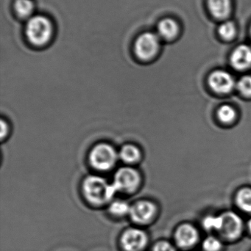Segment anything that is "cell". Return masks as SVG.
I'll return each mask as SVG.
<instances>
[{
    "label": "cell",
    "mask_w": 251,
    "mask_h": 251,
    "mask_svg": "<svg viewBox=\"0 0 251 251\" xmlns=\"http://www.w3.org/2000/svg\"><path fill=\"white\" fill-rule=\"evenodd\" d=\"M119 157L125 163L135 164L141 159V151L135 145L126 144L119 151Z\"/></svg>",
    "instance_id": "obj_14"
},
{
    "label": "cell",
    "mask_w": 251,
    "mask_h": 251,
    "mask_svg": "<svg viewBox=\"0 0 251 251\" xmlns=\"http://www.w3.org/2000/svg\"><path fill=\"white\" fill-rule=\"evenodd\" d=\"M151 251H176L170 243L167 241H159L153 245Z\"/></svg>",
    "instance_id": "obj_23"
},
{
    "label": "cell",
    "mask_w": 251,
    "mask_h": 251,
    "mask_svg": "<svg viewBox=\"0 0 251 251\" xmlns=\"http://www.w3.org/2000/svg\"><path fill=\"white\" fill-rule=\"evenodd\" d=\"M157 214V207L150 201L141 200L131 204L129 217L131 222L137 226H147L153 222Z\"/></svg>",
    "instance_id": "obj_5"
},
{
    "label": "cell",
    "mask_w": 251,
    "mask_h": 251,
    "mask_svg": "<svg viewBox=\"0 0 251 251\" xmlns=\"http://www.w3.org/2000/svg\"><path fill=\"white\" fill-rule=\"evenodd\" d=\"M237 203L242 210L251 213V190L245 188L240 190L237 196Z\"/></svg>",
    "instance_id": "obj_16"
},
{
    "label": "cell",
    "mask_w": 251,
    "mask_h": 251,
    "mask_svg": "<svg viewBox=\"0 0 251 251\" xmlns=\"http://www.w3.org/2000/svg\"><path fill=\"white\" fill-rule=\"evenodd\" d=\"M25 33L31 44L35 46L44 45L51 39L53 25L45 16H33L27 23Z\"/></svg>",
    "instance_id": "obj_2"
},
{
    "label": "cell",
    "mask_w": 251,
    "mask_h": 251,
    "mask_svg": "<svg viewBox=\"0 0 251 251\" xmlns=\"http://www.w3.org/2000/svg\"><path fill=\"white\" fill-rule=\"evenodd\" d=\"M209 83L214 91L221 94L231 92L235 86V81L233 76L224 71L213 72L209 76Z\"/></svg>",
    "instance_id": "obj_9"
},
{
    "label": "cell",
    "mask_w": 251,
    "mask_h": 251,
    "mask_svg": "<svg viewBox=\"0 0 251 251\" xmlns=\"http://www.w3.org/2000/svg\"><path fill=\"white\" fill-rule=\"evenodd\" d=\"M1 138L3 139V138H4V135H5V134H7V128H8V127H7V124H6L5 122H4V121H3V120H1Z\"/></svg>",
    "instance_id": "obj_24"
},
{
    "label": "cell",
    "mask_w": 251,
    "mask_h": 251,
    "mask_svg": "<svg viewBox=\"0 0 251 251\" xmlns=\"http://www.w3.org/2000/svg\"></svg>",
    "instance_id": "obj_26"
},
{
    "label": "cell",
    "mask_w": 251,
    "mask_h": 251,
    "mask_svg": "<svg viewBox=\"0 0 251 251\" xmlns=\"http://www.w3.org/2000/svg\"><path fill=\"white\" fill-rule=\"evenodd\" d=\"M203 226L209 231H219L222 224V218L221 216H208L203 222Z\"/></svg>",
    "instance_id": "obj_20"
},
{
    "label": "cell",
    "mask_w": 251,
    "mask_h": 251,
    "mask_svg": "<svg viewBox=\"0 0 251 251\" xmlns=\"http://www.w3.org/2000/svg\"><path fill=\"white\" fill-rule=\"evenodd\" d=\"M141 176L132 168H122L116 171L112 184L116 192L124 193H134L141 184Z\"/></svg>",
    "instance_id": "obj_6"
},
{
    "label": "cell",
    "mask_w": 251,
    "mask_h": 251,
    "mask_svg": "<svg viewBox=\"0 0 251 251\" xmlns=\"http://www.w3.org/2000/svg\"><path fill=\"white\" fill-rule=\"evenodd\" d=\"M249 230H250V231L251 232V220H250V221H249Z\"/></svg>",
    "instance_id": "obj_25"
},
{
    "label": "cell",
    "mask_w": 251,
    "mask_h": 251,
    "mask_svg": "<svg viewBox=\"0 0 251 251\" xmlns=\"http://www.w3.org/2000/svg\"><path fill=\"white\" fill-rule=\"evenodd\" d=\"M14 6L16 13L22 17H28L33 11L34 4L31 0H16Z\"/></svg>",
    "instance_id": "obj_17"
},
{
    "label": "cell",
    "mask_w": 251,
    "mask_h": 251,
    "mask_svg": "<svg viewBox=\"0 0 251 251\" xmlns=\"http://www.w3.org/2000/svg\"><path fill=\"white\" fill-rule=\"evenodd\" d=\"M148 234L141 227H128L118 239V245L122 251H144L149 245Z\"/></svg>",
    "instance_id": "obj_3"
},
{
    "label": "cell",
    "mask_w": 251,
    "mask_h": 251,
    "mask_svg": "<svg viewBox=\"0 0 251 251\" xmlns=\"http://www.w3.org/2000/svg\"><path fill=\"white\" fill-rule=\"evenodd\" d=\"M212 14L218 19H225L231 13V0H208Z\"/></svg>",
    "instance_id": "obj_12"
},
{
    "label": "cell",
    "mask_w": 251,
    "mask_h": 251,
    "mask_svg": "<svg viewBox=\"0 0 251 251\" xmlns=\"http://www.w3.org/2000/svg\"><path fill=\"white\" fill-rule=\"evenodd\" d=\"M237 88L245 96H251V76H245L239 80Z\"/></svg>",
    "instance_id": "obj_22"
},
{
    "label": "cell",
    "mask_w": 251,
    "mask_h": 251,
    "mask_svg": "<svg viewBox=\"0 0 251 251\" xmlns=\"http://www.w3.org/2000/svg\"><path fill=\"white\" fill-rule=\"evenodd\" d=\"M203 248L206 251H219L222 248V243L217 237H209L203 241Z\"/></svg>",
    "instance_id": "obj_21"
},
{
    "label": "cell",
    "mask_w": 251,
    "mask_h": 251,
    "mask_svg": "<svg viewBox=\"0 0 251 251\" xmlns=\"http://www.w3.org/2000/svg\"><path fill=\"white\" fill-rule=\"evenodd\" d=\"M178 32V25L173 19H165L159 22L158 33L161 38L170 40L175 38Z\"/></svg>",
    "instance_id": "obj_15"
},
{
    "label": "cell",
    "mask_w": 251,
    "mask_h": 251,
    "mask_svg": "<svg viewBox=\"0 0 251 251\" xmlns=\"http://www.w3.org/2000/svg\"><path fill=\"white\" fill-rule=\"evenodd\" d=\"M82 191L85 201L95 207L109 205L117 193L113 184H109L98 176H89L85 178L83 183Z\"/></svg>",
    "instance_id": "obj_1"
},
{
    "label": "cell",
    "mask_w": 251,
    "mask_h": 251,
    "mask_svg": "<svg viewBox=\"0 0 251 251\" xmlns=\"http://www.w3.org/2000/svg\"><path fill=\"white\" fill-rule=\"evenodd\" d=\"M160 37L153 32H144L135 43V53L143 61L151 60L157 54L160 47Z\"/></svg>",
    "instance_id": "obj_7"
},
{
    "label": "cell",
    "mask_w": 251,
    "mask_h": 251,
    "mask_svg": "<svg viewBox=\"0 0 251 251\" xmlns=\"http://www.w3.org/2000/svg\"><path fill=\"white\" fill-rule=\"evenodd\" d=\"M131 205L123 200L112 201L108 205V212L114 219L119 220L129 217Z\"/></svg>",
    "instance_id": "obj_13"
},
{
    "label": "cell",
    "mask_w": 251,
    "mask_h": 251,
    "mask_svg": "<svg viewBox=\"0 0 251 251\" xmlns=\"http://www.w3.org/2000/svg\"><path fill=\"white\" fill-rule=\"evenodd\" d=\"M236 117L235 110L228 105L222 106L218 110V118L224 123L232 122Z\"/></svg>",
    "instance_id": "obj_19"
},
{
    "label": "cell",
    "mask_w": 251,
    "mask_h": 251,
    "mask_svg": "<svg viewBox=\"0 0 251 251\" xmlns=\"http://www.w3.org/2000/svg\"><path fill=\"white\" fill-rule=\"evenodd\" d=\"M198 240V233L190 225L180 226L175 233V242L179 247L189 248L195 244Z\"/></svg>",
    "instance_id": "obj_10"
},
{
    "label": "cell",
    "mask_w": 251,
    "mask_h": 251,
    "mask_svg": "<svg viewBox=\"0 0 251 251\" xmlns=\"http://www.w3.org/2000/svg\"><path fill=\"white\" fill-rule=\"evenodd\" d=\"M219 35L225 40H231L234 38L237 33L235 25L233 22L227 21L223 22L218 29Z\"/></svg>",
    "instance_id": "obj_18"
},
{
    "label": "cell",
    "mask_w": 251,
    "mask_h": 251,
    "mask_svg": "<svg viewBox=\"0 0 251 251\" xmlns=\"http://www.w3.org/2000/svg\"><path fill=\"white\" fill-rule=\"evenodd\" d=\"M231 63L237 70H245L251 66V47L240 45L234 50L231 57Z\"/></svg>",
    "instance_id": "obj_11"
},
{
    "label": "cell",
    "mask_w": 251,
    "mask_h": 251,
    "mask_svg": "<svg viewBox=\"0 0 251 251\" xmlns=\"http://www.w3.org/2000/svg\"><path fill=\"white\" fill-rule=\"evenodd\" d=\"M222 224L219 232L228 240H234L240 237L243 231V221L238 215L227 212L221 215Z\"/></svg>",
    "instance_id": "obj_8"
},
{
    "label": "cell",
    "mask_w": 251,
    "mask_h": 251,
    "mask_svg": "<svg viewBox=\"0 0 251 251\" xmlns=\"http://www.w3.org/2000/svg\"><path fill=\"white\" fill-rule=\"evenodd\" d=\"M119 153L108 143H99L92 148L88 156L90 164L94 169L107 171L116 165Z\"/></svg>",
    "instance_id": "obj_4"
}]
</instances>
